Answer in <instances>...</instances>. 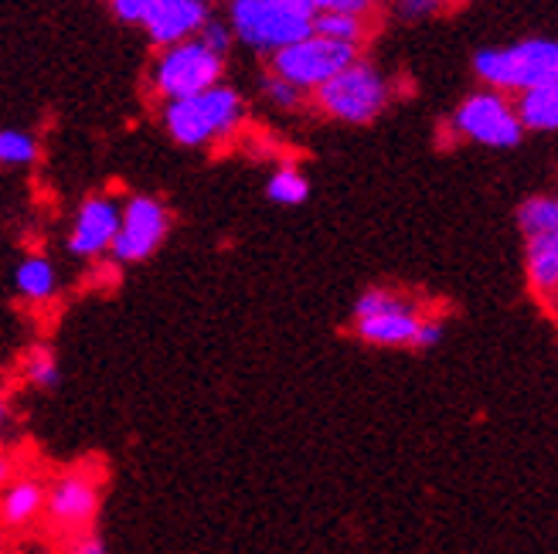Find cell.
<instances>
[{
  "label": "cell",
  "instance_id": "1",
  "mask_svg": "<svg viewBox=\"0 0 558 554\" xmlns=\"http://www.w3.org/2000/svg\"><path fill=\"white\" fill-rule=\"evenodd\" d=\"M232 32L256 51H279L314 35L317 11L303 0H232Z\"/></svg>",
  "mask_w": 558,
  "mask_h": 554
},
{
  "label": "cell",
  "instance_id": "2",
  "mask_svg": "<svg viewBox=\"0 0 558 554\" xmlns=\"http://www.w3.org/2000/svg\"><path fill=\"white\" fill-rule=\"evenodd\" d=\"M242 120V99L229 86H211L205 93L167 99L163 123L181 147H205L218 136H229Z\"/></svg>",
  "mask_w": 558,
  "mask_h": 554
},
{
  "label": "cell",
  "instance_id": "3",
  "mask_svg": "<svg viewBox=\"0 0 558 554\" xmlns=\"http://www.w3.org/2000/svg\"><path fill=\"white\" fill-rule=\"evenodd\" d=\"M473 72L497 89H535L558 78V41L527 38L508 48H484L473 54Z\"/></svg>",
  "mask_w": 558,
  "mask_h": 554
},
{
  "label": "cell",
  "instance_id": "4",
  "mask_svg": "<svg viewBox=\"0 0 558 554\" xmlns=\"http://www.w3.org/2000/svg\"><path fill=\"white\" fill-rule=\"evenodd\" d=\"M354 59H357V45L314 32L287 48L272 51V72L296 82L303 93H311V89L317 93L327 78L348 69Z\"/></svg>",
  "mask_w": 558,
  "mask_h": 554
},
{
  "label": "cell",
  "instance_id": "5",
  "mask_svg": "<svg viewBox=\"0 0 558 554\" xmlns=\"http://www.w3.org/2000/svg\"><path fill=\"white\" fill-rule=\"evenodd\" d=\"M388 102V82L368 62H351L317 89V106L344 123H372Z\"/></svg>",
  "mask_w": 558,
  "mask_h": 554
},
{
  "label": "cell",
  "instance_id": "6",
  "mask_svg": "<svg viewBox=\"0 0 558 554\" xmlns=\"http://www.w3.org/2000/svg\"><path fill=\"white\" fill-rule=\"evenodd\" d=\"M221 59H226V54L211 51L202 38H184L178 45H167L157 69H154V89L163 99L205 93V89L218 86Z\"/></svg>",
  "mask_w": 558,
  "mask_h": 554
},
{
  "label": "cell",
  "instance_id": "7",
  "mask_svg": "<svg viewBox=\"0 0 558 554\" xmlns=\"http://www.w3.org/2000/svg\"><path fill=\"white\" fill-rule=\"evenodd\" d=\"M457 130L473 144L484 147H518L524 136V123L518 106L500 99L497 93H473L457 109Z\"/></svg>",
  "mask_w": 558,
  "mask_h": 554
},
{
  "label": "cell",
  "instance_id": "8",
  "mask_svg": "<svg viewBox=\"0 0 558 554\" xmlns=\"http://www.w3.org/2000/svg\"><path fill=\"white\" fill-rule=\"evenodd\" d=\"M167 235V208L154 198H130L123 208V225L109 253L117 262H140L157 253Z\"/></svg>",
  "mask_w": 558,
  "mask_h": 554
},
{
  "label": "cell",
  "instance_id": "9",
  "mask_svg": "<svg viewBox=\"0 0 558 554\" xmlns=\"http://www.w3.org/2000/svg\"><path fill=\"white\" fill-rule=\"evenodd\" d=\"M120 225H123V214H120V208L113 201H109V198H89L75 214L69 248L82 259L99 256V253H106V248H113V242L120 235Z\"/></svg>",
  "mask_w": 558,
  "mask_h": 554
},
{
  "label": "cell",
  "instance_id": "10",
  "mask_svg": "<svg viewBox=\"0 0 558 554\" xmlns=\"http://www.w3.org/2000/svg\"><path fill=\"white\" fill-rule=\"evenodd\" d=\"M208 17V0H154L150 14L144 17V27L154 45L167 48L198 35Z\"/></svg>",
  "mask_w": 558,
  "mask_h": 554
},
{
  "label": "cell",
  "instance_id": "11",
  "mask_svg": "<svg viewBox=\"0 0 558 554\" xmlns=\"http://www.w3.org/2000/svg\"><path fill=\"white\" fill-rule=\"evenodd\" d=\"M418 323H423V317H418L409 303H402V307L396 310H381V313H372V317H357L354 330L361 341H368L375 347H412L415 334H418Z\"/></svg>",
  "mask_w": 558,
  "mask_h": 554
},
{
  "label": "cell",
  "instance_id": "12",
  "mask_svg": "<svg viewBox=\"0 0 558 554\" xmlns=\"http://www.w3.org/2000/svg\"><path fill=\"white\" fill-rule=\"evenodd\" d=\"M96 507H99V496L86 477L59 480L48 496V510L54 524H62V528H82V524H89L96 517Z\"/></svg>",
  "mask_w": 558,
  "mask_h": 554
},
{
  "label": "cell",
  "instance_id": "13",
  "mask_svg": "<svg viewBox=\"0 0 558 554\" xmlns=\"http://www.w3.org/2000/svg\"><path fill=\"white\" fill-rule=\"evenodd\" d=\"M524 262H527V283L538 296L558 293V232H542L524 238Z\"/></svg>",
  "mask_w": 558,
  "mask_h": 554
},
{
  "label": "cell",
  "instance_id": "14",
  "mask_svg": "<svg viewBox=\"0 0 558 554\" xmlns=\"http://www.w3.org/2000/svg\"><path fill=\"white\" fill-rule=\"evenodd\" d=\"M518 116L524 130H535V133L558 130V78L535 89H524L518 99Z\"/></svg>",
  "mask_w": 558,
  "mask_h": 554
},
{
  "label": "cell",
  "instance_id": "15",
  "mask_svg": "<svg viewBox=\"0 0 558 554\" xmlns=\"http://www.w3.org/2000/svg\"><path fill=\"white\" fill-rule=\"evenodd\" d=\"M41 507H45V490L35 480H21L4 493V520L14 524V528L32 524Z\"/></svg>",
  "mask_w": 558,
  "mask_h": 554
},
{
  "label": "cell",
  "instance_id": "16",
  "mask_svg": "<svg viewBox=\"0 0 558 554\" xmlns=\"http://www.w3.org/2000/svg\"><path fill=\"white\" fill-rule=\"evenodd\" d=\"M14 283H17V293H21V296L41 303V299H48V296L54 293V269H51L48 259L32 256V259H24V262L17 266Z\"/></svg>",
  "mask_w": 558,
  "mask_h": 554
},
{
  "label": "cell",
  "instance_id": "17",
  "mask_svg": "<svg viewBox=\"0 0 558 554\" xmlns=\"http://www.w3.org/2000/svg\"><path fill=\"white\" fill-rule=\"evenodd\" d=\"M518 225L527 235L558 232V198H527L518 208Z\"/></svg>",
  "mask_w": 558,
  "mask_h": 554
},
{
  "label": "cell",
  "instance_id": "18",
  "mask_svg": "<svg viewBox=\"0 0 558 554\" xmlns=\"http://www.w3.org/2000/svg\"><path fill=\"white\" fill-rule=\"evenodd\" d=\"M314 32L361 45V38H365V21H361V14H351V11H320L314 21Z\"/></svg>",
  "mask_w": 558,
  "mask_h": 554
},
{
  "label": "cell",
  "instance_id": "19",
  "mask_svg": "<svg viewBox=\"0 0 558 554\" xmlns=\"http://www.w3.org/2000/svg\"><path fill=\"white\" fill-rule=\"evenodd\" d=\"M266 194L276 205H300V201H306V194H311V184H306L303 174H296L293 168H283L269 177Z\"/></svg>",
  "mask_w": 558,
  "mask_h": 554
},
{
  "label": "cell",
  "instance_id": "20",
  "mask_svg": "<svg viewBox=\"0 0 558 554\" xmlns=\"http://www.w3.org/2000/svg\"><path fill=\"white\" fill-rule=\"evenodd\" d=\"M0 160H4L8 168H11V163H14V168H17V163H35L38 160V144L27 133L4 130V133H0Z\"/></svg>",
  "mask_w": 558,
  "mask_h": 554
},
{
  "label": "cell",
  "instance_id": "21",
  "mask_svg": "<svg viewBox=\"0 0 558 554\" xmlns=\"http://www.w3.org/2000/svg\"><path fill=\"white\" fill-rule=\"evenodd\" d=\"M27 381L38 384V387H54L59 384V365H54V357L48 350H32L27 354Z\"/></svg>",
  "mask_w": 558,
  "mask_h": 554
},
{
  "label": "cell",
  "instance_id": "22",
  "mask_svg": "<svg viewBox=\"0 0 558 554\" xmlns=\"http://www.w3.org/2000/svg\"><path fill=\"white\" fill-rule=\"evenodd\" d=\"M266 96H269V102L279 106V109H296V106L303 102V89L296 86V82H290V78H283V75H276V72L266 78Z\"/></svg>",
  "mask_w": 558,
  "mask_h": 554
},
{
  "label": "cell",
  "instance_id": "23",
  "mask_svg": "<svg viewBox=\"0 0 558 554\" xmlns=\"http://www.w3.org/2000/svg\"><path fill=\"white\" fill-rule=\"evenodd\" d=\"M198 38L211 48V51H218V54H229V48H232V41H235V32H229L226 24L221 21H215V17H208L205 21V27L198 32Z\"/></svg>",
  "mask_w": 558,
  "mask_h": 554
},
{
  "label": "cell",
  "instance_id": "24",
  "mask_svg": "<svg viewBox=\"0 0 558 554\" xmlns=\"http://www.w3.org/2000/svg\"><path fill=\"white\" fill-rule=\"evenodd\" d=\"M150 8H154V0H113L117 17L126 21V24H144Z\"/></svg>",
  "mask_w": 558,
  "mask_h": 554
},
{
  "label": "cell",
  "instance_id": "25",
  "mask_svg": "<svg viewBox=\"0 0 558 554\" xmlns=\"http://www.w3.org/2000/svg\"><path fill=\"white\" fill-rule=\"evenodd\" d=\"M442 8V0H396V11L409 21H418V17H429Z\"/></svg>",
  "mask_w": 558,
  "mask_h": 554
},
{
  "label": "cell",
  "instance_id": "26",
  "mask_svg": "<svg viewBox=\"0 0 558 554\" xmlns=\"http://www.w3.org/2000/svg\"><path fill=\"white\" fill-rule=\"evenodd\" d=\"M303 4H311L317 14L320 11H351V14H365L372 8V0H303Z\"/></svg>",
  "mask_w": 558,
  "mask_h": 554
},
{
  "label": "cell",
  "instance_id": "27",
  "mask_svg": "<svg viewBox=\"0 0 558 554\" xmlns=\"http://www.w3.org/2000/svg\"><path fill=\"white\" fill-rule=\"evenodd\" d=\"M439 341H442V323H439V320H423V323H418V334H415L412 347H415V350H429V347H436Z\"/></svg>",
  "mask_w": 558,
  "mask_h": 554
}]
</instances>
